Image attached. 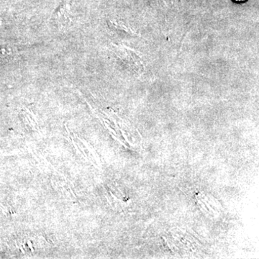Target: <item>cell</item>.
Returning a JSON list of instances; mask_svg holds the SVG:
<instances>
[{"label":"cell","mask_w":259,"mask_h":259,"mask_svg":"<svg viewBox=\"0 0 259 259\" xmlns=\"http://www.w3.org/2000/svg\"><path fill=\"white\" fill-rule=\"evenodd\" d=\"M15 51L14 49L10 48H3L0 49V60L9 57V56L15 55Z\"/></svg>","instance_id":"7a4b0ae2"},{"label":"cell","mask_w":259,"mask_h":259,"mask_svg":"<svg viewBox=\"0 0 259 259\" xmlns=\"http://www.w3.org/2000/svg\"><path fill=\"white\" fill-rule=\"evenodd\" d=\"M72 2L73 0H63L62 3L56 10V20L62 25L69 24L72 20V10H71Z\"/></svg>","instance_id":"6da1fadb"},{"label":"cell","mask_w":259,"mask_h":259,"mask_svg":"<svg viewBox=\"0 0 259 259\" xmlns=\"http://www.w3.org/2000/svg\"><path fill=\"white\" fill-rule=\"evenodd\" d=\"M235 3H244V2L247 1V0H233Z\"/></svg>","instance_id":"3957f363"}]
</instances>
